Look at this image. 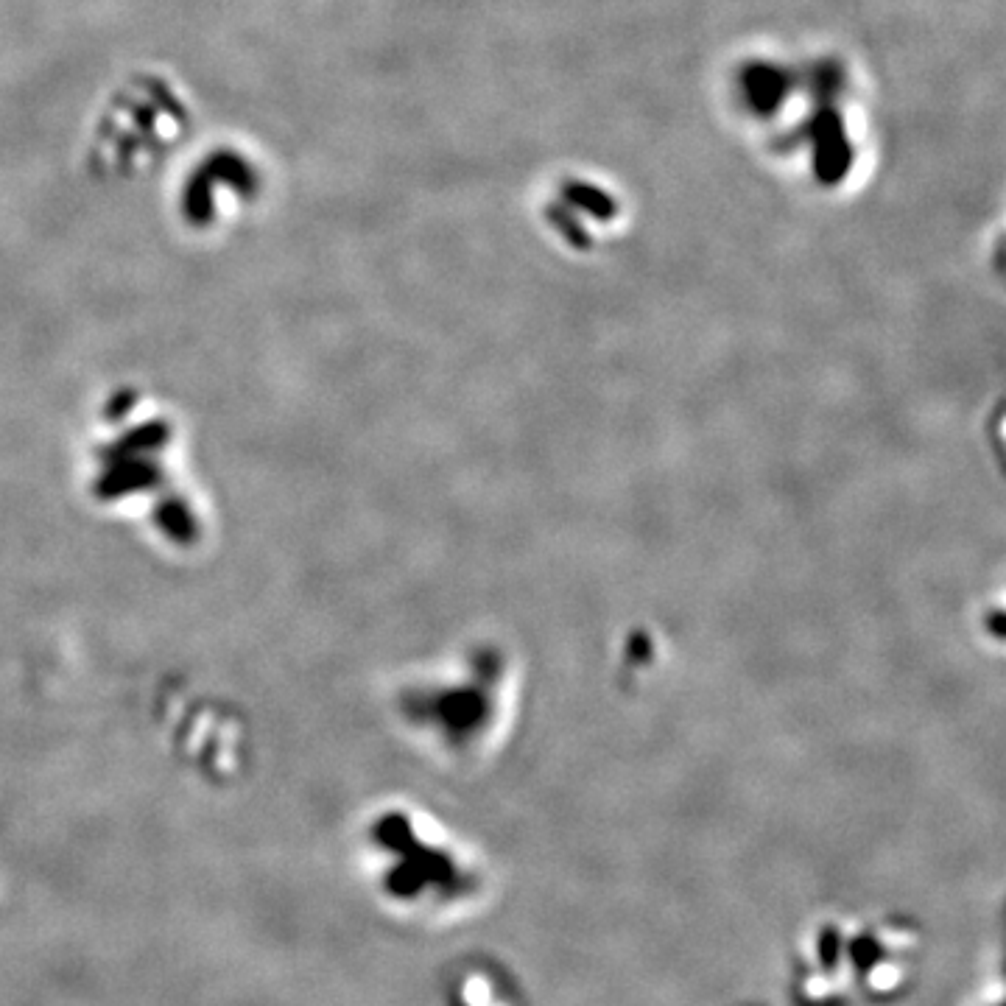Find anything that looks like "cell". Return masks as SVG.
Wrapping results in <instances>:
<instances>
[{
  "mask_svg": "<svg viewBox=\"0 0 1006 1006\" xmlns=\"http://www.w3.org/2000/svg\"><path fill=\"white\" fill-rule=\"evenodd\" d=\"M917 925L895 917H825L805 931L794 956V998L800 1006L895 1004L920 967Z\"/></svg>",
  "mask_w": 1006,
  "mask_h": 1006,
  "instance_id": "6da1fadb",
  "label": "cell"
},
{
  "mask_svg": "<svg viewBox=\"0 0 1006 1006\" xmlns=\"http://www.w3.org/2000/svg\"><path fill=\"white\" fill-rule=\"evenodd\" d=\"M369 884L375 898L406 920H448L484 889L470 858L450 842L422 833L406 816H383L369 828Z\"/></svg>",
  "mask_w": 1006,
  "mask_h": 1006,
  "instance_id": "7a4b0ae2",
  "label": "cell"
},
{
  "mask_svg": "<svg viewBox=\"0 0 1006 1006\" xmlns=\"http://www.w3.org/2000/svg\"><path fill=\"white\" fill-rule=\"evenodd\" d=\"M445 1006H523L512 973L495 959L467 956L450 967L442 981Z\"/></svg>",
  "mask_w": 1006,
  "mask_h": 1006,
  "instance_id": "3957f363",
  "label": "cell"
}]
</instances>
